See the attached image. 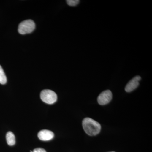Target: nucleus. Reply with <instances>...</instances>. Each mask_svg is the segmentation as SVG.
<instances>
[{
  "instance_id": "f257e3e1",
  "label": "nucleus",
  "mask_w": 152,
  "mask_h": 152,
  "mask_svg": "<svg viewBox=\"0 0 152 152\" xmlns=\"http://www.w3.org/2000/svg\"><path fill=\"white\" fill-rule=\"evenodd\" d=\"M83 126L87 134L91 136L96 135L100 133L101 129L100 124L89 118L84 119Z\"/></svg>"
},
{
  "instance_id": "f03ea898",
  "label": "nucleus",
  "mask_w": 152,
  "mask_h": 152,
  "mask_svg": "<svg viewBox=\"0 0 152 152\" xmlns=\"http://www.w3.org/2000/svg\"><path fill=\"white\" fill-rule=\"evenodd\" d=\"M35 28V24L32 20H27L22 22L19 24L18 31L22 35L32 32Z\"/></svg>"
},
{
  "instance_id": "7ed1b4c3",
  "label": "nucleus",
  "mask_w": 152,
  "mask_h": 152,
  "mask_svg": "<svg viewBox=\"0 0 152 152\" xmlns=\"http://www.w3.org/2000/svg\"><path fill=\"white\" fill-rule=\"evenodd\" d=\"M40 98L44 102L50 104L55 103L57 100L56 94L50 90H43L40 94Z\"/></svg>"
},
{
  "instance_id": "20e7f679",
  "label": "nucleus",
  "mask_w": 152,
  "mask_h": 152,
  "mask_svg": "<svg viewBox=\"0 0 152 152\" xmlns=\"http://www.w3.org/2000/svg\"><path fill=\"white\" fill-rule=\"evenodd\" d=\"M112 97L113 94L112 92L110 90H106L101 93L98 96V103L101 105L107 104L111 101Z\"/></svg>"
},
{
  "instance_id": "39448f33",
  "label": "nucleus",
  "mask_w": 152,
  "mask_h": 152,
  "mask_svg": "<svg viewBox=\"0 0 152 152\" xmlns=\"http://www.w3.org/2000/svg\"><path fill=\"white\" fill-rule=\"evenodd\" d=\"M141 77L136 76L131 80L125 87V91L127 92H131L137 88L139 85V82L141 80Z\"/></svg>"
},
{
  "instance_id": "423d86ee",
  "label": "nucleus",
  "mask_w": 152,
  "mask_h": 152,
  "mask_svg": "<svg viewBox=\"0 0 152 152\" xmlns=\"http://www.w3.org/2000/svg\"><path fill=\"white\" fill-rule=\"evenodd\" d=\"M38 137L41 140L46 141L53 138L54 134L52 131L48 130H42L38 133Z\"/></svg>"
},
{
  "instance_id": "0eeeda50",
  "label": "nucleus",
  "mask_w": 152,
  "mask_h": 152,
  "mask_svg": "<svg viewBox=\"0 0 152 152\" xmlns=\"http://www.w3.org/2000/svg\"><path fill=\"white\" fill-rule=\"evenodd\" d=\"M6 140L8 145L10 146H13L15 144V137L13 133L9 132L6 135Z\"/></svg>"
},
{
  "instance_id": "6e6552de",
  "label": "nucleus",
  "mask_w": 152,
  "mask_h": 152,
  "mask_svg": "<svg viewBox=\"0 0 152 152\" xmlns=\"http://www.w3.org/2000/svg\"><path fill=\"white\" fill-rule=\"evenodd\" d=\"M7 82V78L4 70L0 65V84L2 85L5 84Z\"/></svg>"
},
{
  "instance_id": "1a4fd4ad",
  "label": "nucleus",
  "mask_w": 152,
  "mask_h": 152,
  "mask_svg": "<svg viewBox=\"0 0 152 152\" xmlns=\"http://www.w3.org/2000/svg\"><path fill=\"white\" fill-rule=\"evenodd\" d=\"M66 1L69 6L74 7L77 6L79 4L80 1L78 0H67Z\"/></svg>"
},
{
  "instance_id": "9d476101",
  "label": "nucleus",
  "mask_w": 152,
  "mask_h": 152,
  "mask_svg": "<svg viewBox=\"0 0 152 152\" xmlns=\"http://www.w3.org/2000/svg\"><path fill=\"white\" fill-rule=\"evenodd\" d=\"M32 152H46V151L42 148H37L34 149Z\"/></svg>"
},
{
  "instance_id": "9b49d317",
  "label": "nucleus",
  "mask_w": 152,
  "mask_h": 152,
  "mask_svg": "<svg viewBox=\"0 0 152 152\" xmlns=\"http://www.w3.org/2000/svg\"></svg>"
}]
</instances>
